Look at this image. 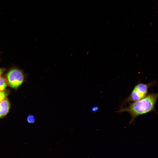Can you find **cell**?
Segmentation results:
<instances>
[{
    "label": "cell",
    "mask_w": 158,
    "mask_h": 158,
    "mask_svg": "<svg viewBox=\"0 0 158 158\" xmlns=\"http://www.w3.org/2000/svg\"><path fill=\"white\" fill-rule=\"evenodd\" d=\"M158 98V92L151 93L147 95L145 98L140 100L130 103L128 106L121 108L117 112L128 113L131 117L130 121V124H131L137 117L140 115L152 111L156 112L155 106Z\"/></svg>",
    "instance_id": "6da1fadb"
},
{
    "label": "cell",
    "mask_w": 158,
    "mask_h": 158,
    "mask_svg": "<svg viewBox=\"0 0 158 158\" xmlns=\"http://www.w3.org/2000/svg\"><path fill=\"white\" fill-rule=\"evenodd\" d=\"M156 82L154 80L148 84L139 82L134 87L130 95L123 101V104L137 101L144 98L147 95L149 87L156 84Z\"/></svg>",
    "instance_id": "7a4b0ae2"
},
{
    "label": "cell",
    "mask_w": 158,
    "mask_h": 158,
    "mask_svg": "<svg viewBox=\"0 0 158 158\" xmlns=\"http://www.w3.org/2000/svg\"><path fill=\"white\" fill-rule=\"evenodd\" d=\"M8 83L12 88H17L23 83L24 76L20 70L13 69L11 70L7 74Z\"/></svg>",
    "instance_id": "3957f363"
},
{
    "label": "cell",
    "mask_w": 158,
    "mask_h": 158,
    "mask_svg": "<svg viewBox=\"0 0 158 158\" xmlns=\"http://www.w3.org/2000/svg\"><path fill=\"white\" fill-rule=\"evenodd\" d=\"M10 105L8 100L6 98L0 102V118L5 116L8 113Z\"/></svg>",
    "instance_id": "277c9868"
},
{
    "label": "cell",
    "mask_w": 158,
    "mask_h": 158,
    "mask_svg": "<svg viewBox=\"0 0 158 158\" xmlns=\"http://www.w3.org/2000/svg\"><path fill=\"white\" fill-rule=\"evenodd\" d=\"M7 85V83L6 80L3 77L0 76V92L4 91Z\"/></svg>",
    "instance_id": "5b68a950"
},
{
    "label": "cell",
    "mask_w": 158,
    "mask_h": 158,
    "mask_svg": "<svg viewBox=\"0 0 158 158\" xmlns=\"http://www.w3.org/2000/svg\"><path fill=\"white\" fill-rule=\"evenodd\" d=\"M35 117L32 115H29L27 118L28 121L30 124L33 123L35 122Z\"/></svg>",
    "instance_id": "8992f818"
},
{
    "label": "cell",
    "mask_w": 158,
    "mask_h": 158,
    "mask_svg": "<svg viewBox=\"0 0 158 158\" xmlns=\"http://www.w3.org/2000/svg\"><path fill=\"white\" fill-rule=\"evenodd\" d=\"M7 96V93L5 92H0V102L5 98Z\"/></svg>",
    "instance_id": "52a82bcc"
},
{
    "label": "cell",
    "mask_w": 158,
    "mask_h": 158,
    "mask_svg": "<svg viewBox=\"0 0 158 158\" xmlns=\"http://www.w3.org/2000/svg\"><path fill=\"white\" fill-rule=\"evenodd\" d=\"M2 73H3V70H2L0 68V76H1V75L2 74Z\"/></svg>",
    "instance_id": "ba28073f"
}]
</instances>
